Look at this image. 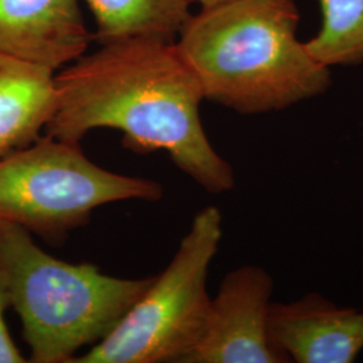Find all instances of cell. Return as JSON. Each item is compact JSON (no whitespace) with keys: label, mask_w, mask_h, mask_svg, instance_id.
I'll return each mask as SVG.
<instances>
[{"label":"cell","mask_w":363,"mask_h":363,"mask_svg":"<svg viewBox=\"0 0 363 363\" xmlns=\"http://www.w3.org/2000/svg\"><path fill=\"white\" fill-rule=\"evenodd\" d=\"M320 27L306 42L327 67L363 62V0H318Z\"/></svg>","instance_id":"obj_11"},{"label":"cell","mask_w":363,"mask_h":363,"mask_svg":"<svg viewBox=\"0 0 363 363\" xmlns=\"http://www.w3.org/2000/svg\"><path fill=\"white\" fill-rule=\"evenodd\" d=\"M269 335L286 363H354L363 351V311L318 292L272 301Z\"/></svg>","instance_id":"obj_7"},{"label":"cell","mask_w":363,"mask_h":363,"mask_svg":"<svg viewBox=\"0 0 363 363\" xmlns=\"http://www.w3.org/2000/svg\"><path fill=\"white\" fill-rule=\"evenodd\" d=\"M223 235L222 214H195L169 267L152 280L115 328L72 363H182L208 316V269Z\"/></svg>","instance_id":"obj_5"},{"label":"cell","mask_w":363,"mask_h":363,"mask_svg":"<svg viewBox=\"0 0 363 363\" xmlns=\"http://www.w3.org/2000/svg\"><path fill=\"white\" fill-rule=\"evenodd\" d=\"M160 183L93 163L81 144L42 135L0 157V220L50 242L86 225L96 208L121 201L155 202Z\"/></svg>","instance_id":"obj_4"},{"label":"cell","mask_w":363,"mask_h":363,"mask_svg":"<svg viewBox=\"0 0 363 363\" xmlns=\"http://www.w3.org/2000/svg\"><path fill=\"white\" fill-rule=\"evenodd\" d=\"M9 307H11L10 291L4 273L0 269V363L28 362V358L15 346L6 325L4 313Z\"/></svg>","instance_id":"obj_12"},{"label":"cell","mask_w":363,"mask_h":363,"mask_svg":"<svg viewBox=\"0 0 363 363\" xmlns=\"http://www.w3.org/2000/svg\"><path fill=\"white\" fill-rule=\"evenodd\" d=\"M0 269L30 347L28 362L72 363L143 295L152 277L120 279L96 265L55 259L26 229L0 220Z\"/></svg>","instance_id":"obj_3"},{"label":"cell","mask_w":363,"mask_h":363,"mask_svg":"<svg viewBox=\"0 0 363 363\" xmlns=\"http://www.w3.org/2000/svg\"><path fill=\"white\" fill-rule=\"evenodd\" d=\"M93 35L79 0H0V52L52 72L82 57Z\"/></svg>","instance_id":"obj_8"},{"label":"cell","mask_w":363,"mask_h":363,"mask_svg":"<svg viewBox=\"0 0 363 363\" xmlns=\"http://www.w3.org/2000/svg\"><path fill=\"white\" fill-rule=\"evenodd\" d=\"M52 69L0 52V157L42 136L55 106Z\"/></svg>","instance_id":"obj_9"},{"label":"cell","mask_w":363,"mask_h":363,"mask_svg":"<svg viewBox=\"0 0 363 363\" xmlns=\"http://www.w3.org/2000/svg\"><path fill=\"white\" fill-rule=\"evenodd\" d=\"M100 43L130 37L174 39L190 18L189 0H86Z\"/></svg>","instance_id":"obj_10"},{"label":"cell","mask_w":363,"mask_h":363,"mask_svg":"<svg viewBox=\"0 0 363 363\" xmlns=\"http://www.w3.org/2000/svg\"><path fill=\"white\" fill-rule=\"evenodd\" d=\"M54 79L55 106L45 135L81 143L91 130H116L130 151L167 152L210 194L233 190V167L202 125L203 89L174 39L144 35L101 43Z\"/></svg>","instance_id":"obj_1"},{"label":"cell","mask_w":363,"mask_h":363,"mask_svg":"<svg viewBox=\"0 0 363 363\" xmlns=\"http://www.w3.org/2000/svg\"><path fill=\"white\" fill-rule=\"evenodd\" d=\"M273 279L257 265L228 273L202 334L182 363H286L269 335Z\"/></svg>","instance_id":"obj_6"},{"label":"cell","mask_w":363,"mask_h":363,"mask_svg":"<svg viewBox=\"0 0 363 363\" xmlns=\"http://www.w3.org/2000/svg\"><path fill=\"white\" fill-rule=\"evenodd\" d=\"M189 1H190V4L196 3L201 7H208V6H214V4H218V3H222V1H228V0H189Z\"/></svg>","instance_id":"obj_13"},{"label":"cell","mask_w":363,"mask_h":363,"mask_svg":"<svg viewBox=\"0 0 363 363\" xmlns=\"http://www.w3.org/2000/svg\"><path fill=\"white\" fill-rule=\"evenodd\" d=\"M294 0H228L190 15L177 42L205 100L241 115L279 112L331 86V69L298 38Z\"/></svg>","instance_id":"obj_2"}]
</instances>
